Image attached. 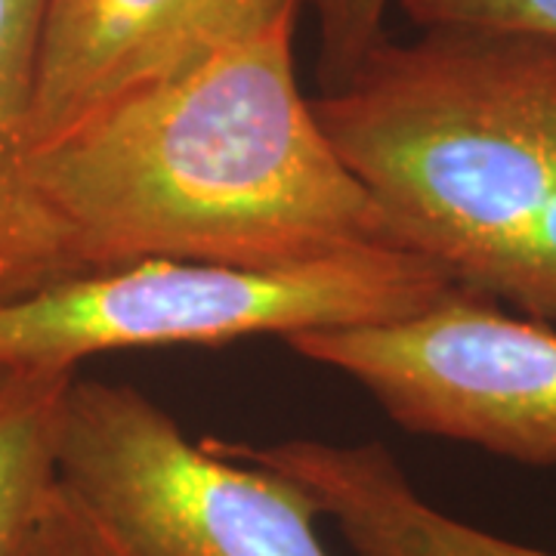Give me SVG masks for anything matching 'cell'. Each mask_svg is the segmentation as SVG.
I'll return each instance as SVG.
<instances>
[{"label":"cell","instance_id":"5b68a950","mask_svg":"<svg viewBox=\"0 0 556 556\" xmlns=\"http://www.w3.org/2000/svg\"><path fill=\"white\" fill-rule=\"evenodd\" d=\"M368 390L393 424L556 467V328L452 285L415 316L285 340Z\"/></svg>","mask_w":556,"mask_h":556},{"label":"cell","instance_id":"52a82bcc","mask_svg":"<svg viewBox=\"0 0 556 556\" xmlns=\"http://www.w3.org/2000/svg\"><path fill=\"white\" fill-rule=\"evenodd\" d=\"M207 445L298 482L316 501L321 517L338 522L356 556H556L439 510L380 442L334 445L285 439L244 445L207 437Z\"/></svg>","mask_w":556,"mask_h":556},{"label":"cell","instance_id":"8992f818","mask_svg":"<svg viewBox=\"0 0 556 556\" xmlns=\"http://www.w3.org/2000/svg\"><path fill=\"white\" fill-rule=\"evenodd\" d=\"M300 10L303 0H50L35 84V152L124 97L298 25Z\"/></svg>","mask_w":556,"mask_h":556},{"label":"cell","instance_id":"9c48e42d","mask_svg":"<svg viewBox=\"0 0 556 556\" xmlns=\"http://www.w3.org/2000/svg\"><path fill=\"white\" fill-rule=\"evenodd\" d=\"M78 371L0 368V556H10L56 485L65 396Z\"/></svg>","mask_w":556,"mask_h":556},{"label":"cell","instance_id":"277c9868","mask_svg":"<svg viewBox=\"0 0 556 556\" xmlns=\"http://www.w3.org/2000/svg\"><path fill=\"white\" fill-rule=\"evenodd\" d=\"M56 473L134 556H331L298 482L192 442L130 383L75 375Z\"/></svg>","mask_w":556,"mask_h":556},{"label":"cell","instance_id":"3957f363","mask_svg":"<svg viewBox=\"0 0 556 556\" xmlns=\"http://www.w3.org/2000/svg\"><path fill=\"white\" fill-rule=\"evenodd\" d=\"M455 281L405 248L248 269L139 260L0 303V368L78 371L84 358L155 346H226L415 316Z\"/></svg>","mask_w":556,"mask_h":556},{"label":"cell","instance_id":"30bf717a","mask_svg":"<svg viewBox=\"0 0 556 556\" xmlns=\"http://www.w3.org/2000/svg\"><path fill=\"white\" fill-rule=\"evenodd\" d=\"M396 0H303L318 35V93H331L390 38L387 20Z\"/></svg>","mask_w":556,"mask_h":556},{"label":"cell","instance_id":"ba28073f","mask_svg":"<svg viewBox=\"0 0 556 556\" xmlns=\"http://www.w3.org/2000/svg\"><path fill=\"white\" fill-rule=\"evenodd\" d=\"M50 0H0V303L80 276L35 179V84Z\"/></svg>","mask_w":556,"mask_h":556},{"label":"cell","instance_id":"6da1fadb","mask_svg":"<svg viewBox=\"0 0 556 556\" xmlns=\"http://www.w3.org/2000/svg\"><path fill=\"white\" fill-rule=\"evenodd\" d=\"M294 28L124 97L35 152L84 273L139 260L281 269L402 248L300 90Z\"/></svg>","mask_w":556,"mask_h":556},{"label":"cell","instance_id":"7a4b0ae2","mask_svg":"<svg viewBox=\"0 0 556 556\" xmlns=\"http://www.w3.org/2000/svg\"><path fill=\"white\" fill-rule=\"evenodd\" d=\"M399 244L556 321V43L427 28L313 97Z\"/></svg>","mask_w":556,"mask_h":556},{"label":"cell","instance_id":"7c38bea8","mask_svg":"<svg viewBox=\"0 0 556 556\" xmlns=\"http://www.w3.org/2000/svg\"><path fill=\"white\" fill-rule=\"evenodd\" d=\"M10 556H134L60 479Z\"/></svg>","mask_w":556,"mask_h":556},{"label":"cell","instance_id":"8fae6325","mask_svg":"<svg viewBox=\"0 0 556 556\" xmlns=\"http://www.w3.org/2000/svg\"><path fill=\"white\" fill-rule=\"evenodd\" d=\"M396 10L417 31H492L556 43V0H396Z\"/></svg>","mask_w":556,"mask_h":556}]
</instances>
